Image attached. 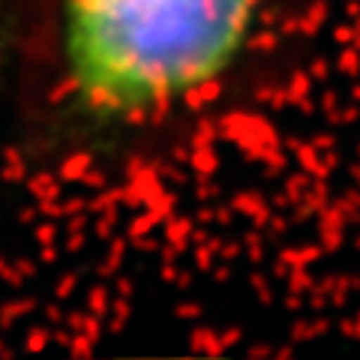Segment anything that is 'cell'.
Masks as SVG:
<instances>
[{
    "instance_id": "obj_1",
    "label": "cell",
    "mask_w": 360,
    "mask_h": 360,
    "mask_svg": "<svg viewBox=\"0 0 360 360\" xmlns=\"http://www.w3.org/2000/svg\"><path fill=\"white\" fill-rule=\"evenodd\" d=\"M255 0H63L66 66L96 115L139 117L238 60Z\"/></svg>"
}]
</instances>
